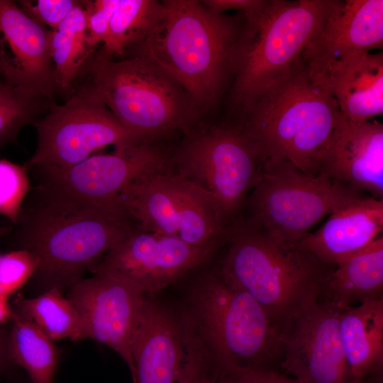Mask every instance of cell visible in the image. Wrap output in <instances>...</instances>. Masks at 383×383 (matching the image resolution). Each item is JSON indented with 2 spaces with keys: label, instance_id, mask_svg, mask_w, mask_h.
<instances>
[{
  "label": "cell",
  "instance_id": "1",
  "mask_svg": "<svg viewBox=\"0 0 383 383\" xmlns=\"http://www.w3.org/2000/svg\"><path fill=\"white\" fill-rule=\"evenodd\" d=\"M13 235L17 250L38 260L33 280L62 292L137 226L120 204L81 199L49 186L31 187Z\"/></svg>",
  "mask_w": 383,
  "mask_h": 383
},
{
  "label": "cell",
  "instance_id": "2",
  "mask_svg": "<svg viewBox=\"0 0 383 383\" xmlns=\"http://www.w3.org/2000/svg\"><path fill=\"white\" fill-rule=\"evenodd\" d=\"M243 23L210 11L201 1H162L157 23L128 52L171 77L195 105H211L233 77Z\"/></svg>",
  "mask_w": 383,
  "mask_h": 383
},
{
  "label": "cell",
  "instance_id": "3",
  "mask_svg": "<svg viewBox=\"0 0 383 383\" xmlns=\"http://www.w3.org/2000/svg\"><path fill=\"white\" fill-rule=\"evenodd\" d=\"M226 240L230 245L220 272L251 295L280 332L292 318L320 300L335 267L299 242L277 238L247 220L227 227Z\"/></svg>",
  "mask_w": 383,
  "mask_h": 383
},
{
  "label": "cell",
  "instance_id": "4",
  "mask_svg": "<svg viewBox=\"0 0 383 383\" xmlns=\"http://www.w3.org/2000/svg\"><path fill=\"white\" fill-rule=\"evenodd\" d=\"M242 115L238 126L264 158L284 159L317 176L341 113L300 59Z\"/></svg>",
  "mask_w": 383,
  "mask_h": 383
},
{
  "label": "cell",
  "instance_id": "5",
  "mask_svg": "<svg viewBox=\"0 0 383 383\" xmlns=\"http://www.w3.org/2000/svg\"><path fill=\"white\" fill-rule=\"evenodd\" d=\"M212 360L231 372L265 367L282 370L280 331L267 311L220 270L200 277L183 310Z\"/></svg>",
  "mask_w": 383,
  "mask_h": 383
},
{
  "label": "cell",
  "instance_id": "6",
  "mask_svg": "<svg viewBox=\"0 0 383 383\" xmlns=\"http://www.w3.org/2000/svg\"><path fill=\"white\" fill-rule=\"evenodd\" d=\"M334 0H267L245 17L237 48L231 100L242 114L300 59Z\"/></svg>",
  "mask_w": 383,
  "mask_h": 383
},
{
  "label": "cell",
  "instance_id": "7",
  "mask_svg": "<svg viewBox=\"0 0 383 383\" xmlns=\"http://www.w3.org/2000/svg\"><path fill=\"white\" fill-rule=\"evenodd\" d=\"M83 67L110 111L143 142L186 129L194 119L195 104L186 91L143 57L116 60L99 49Z\"/></svg>",
  "mask_w": 383,
  "mask_h": 383
},
{
  "label": "cell",
  "instance_id": "8",
  "mask_svg": "<svg viewBox=\"0 0 383 383\" xmlns=\"http://www.w3.org/2000/svg\"><path fill=\"white\" fill-rule=\"evenodd\" d=\"M366 196L343 182L310 176L289 160L266 157L245 204L247 221L277 238L299 243L326 216Z\"/></svg>",
  "mask_w": 383,
  "mask_h": 383
},
{
  "label": "cell",
  "instance_id": "9",
  "mask_svg": "<svg viewBox=\"0 0 383 383\" xmlns=\"http://www.w3.org/2000/svg\"><path fill=\"white\" fill-rule=\"evenodd\" d=\"M118 201L143 231L215 248L226 236L210 195L170 168L144 174L125 187Z\"/></svg>",
  "mask_w": 383,
  "mask_h": 383
},
{
  "label": "cell",
  "instance_id": "10",
  "mask_svg": "<svg viewBox=\"0 0 383 383\" xmlns=\"http://www.w3.org/2000/svg\"><path fill=\"white\" fill-rule=\"evenodd\" d=\"M33 126L34 154L23 165L67 168L112 145L115 150L142 143L116 118L88 81L61 105L53 104Z\"/></svg>",
  "mask_w": 383,
  "mask_h": 383
},
{
  "label": "cell",
  "instance_id": "11",
  "mask_svg": "<svg viewBox=\"0 0 383 383\" xmlns=\"http://www.w3.org/2000/svg\"><path fill=\"white\" fill-rule=\"evenodd\" d=\"M263 160L238 126L214 127L192 136L172 158L175 173L210 195L226 228L245 205Z\"/></svg>",
  "mask_w": 383,
  "mask_h": 383
},
{
  "label": "cell",
  "instance_id": "12",
  "mask_svg": "<svg viewBox=\"0 0 383 383\" xmlns=\"http://www.w3.org/2000/svg\"><path fill=\"white\" fill-rule=\"evenodd\" d=\"M133 383H182L212 360L184 311L147 296L133 340Z\"/></svg>",
  "mask_w": 383,
  "mask_h": 383
},
{
  "label": "cell",
  "instance_id": "13",
  "mask_svg": "<svg viewBox=\"0 0 383 383\" xmlns=\"http://www.w3.org/2000/svg\"><path fill=\"white\" fill-rule=\"evenodd\" d=\"M86 338L105 344L129 367L134 365L131 346L147 296L135 284L114 274L103 272L83 278L68 289Z\"/></svg>",
  "mask_w": 383,
  "mask_h": 383
},
{
  "label": "cell",
  "instance_id": "14",
  "mask_svg": "<svg viewBox=\"0 0 383 383\" xmlns=\"http://www.w3.org/2000/svg\"><path fill=\"white\" fill-rule=\"evenodd\" d=\"M215 248H201L180 238L134 228L89 272L111 273L153 296L204 263Z\"/></svg>",
  "mask_w": 383,
  "mask_h": 383
},
{
  "label": "cell",
  "instance_id": "15",
  "mask_svg": "<svg viewBox=\"0 0 383 383\" xmlns=\"http://www.w3.org/2000/svg\"><path fill=\"white\" fill-rule=\"evenodd\" d=\"M342 311L320 299L281 330L282 368L299 383H351L339 331Z\"/></svg>",
  "mask_w": 383,
  "mask_h": 383
},
{
  "label": "cell",
  "instance_id": "16",
  "mask_svg": "<svg viewBox=\"0 0 383 383\" xmlns=\"http://www.w3.org/2000/svg\"><path fill=\"white\" fill-rule=\"evenodd\" d=\"M172 160L162 148L142 142L112 153L92 155L67 168L29 170L34 171L38 184L91 201L120 204L118 196L125 187L144 174L170 168Z\"/></svg>",
  "mask_w": 383,
  "mask_h": 383
},
{
  "label": "cell",
  "instance_id": "17",
  "mask_svg": "<svg viewBox=\"0 0 383 383\" xmlns=\"http://www.w3.org/2000/svg\"><path fill=\"white\" fill-rule=\"evenodd\" d=\"M50 32L11 0H0V61L4 79L32 95L53 100L60 89Z\"/></svg>",
  "mask_w": 383,
  "mask_h": 383
},
{
  "label": "cell",
  "instance_id": "18",
  "mask_svg": "<svg viewBox=\"0 0 383 383\" xmlns=\"http://www.w3.org/2000/svg\"><path fill=\"white\" fill-rule=\"evenodd\" d=\"M382 46V0H334L321 29L303 50L301 60L310 78L319 84L342 57Z\"/></svg>",
  "mask_w": 383,
  "mask_h": 383
},
{
  "label": "cell",
  "instance_id": "19",
  "mask_svg": "<svg viewBox=\"0 0 383 383\" xmlns=\"http://www.w3.org/2000/svg\"><path fill=\"white\" fill-rule=\"evenodd\" d=\"M317 176L383 199V124L371 120L351 122L341 114Z\"/></svg>",
  "mask_w": 383,
  "mask_h": 383
},
{
  "label": "cell",
  "instance_id": "20",
  "mask_svg": "<svg viewBox=\"0 0 383 383\" xmlns=\"http://www.w3.org/2000/svg\"><path fill=\"white\" fill-rule=\"evenodd\" d=\"M344 118L364 122L383 113V53L356 51L335 61L319 84Z\"/></svg>",
  "mask_w": 383,
  "mask_h": 383
},
{
  "label": "cell",
  "instance_id": "21",
  "mask_svg": "<svg viewBox=\"0 0 383 383\" xmlns=\"http://www.w3.org/2000/svg\"><path fill=\"white\" fill-rule=\"evenodd\" d=\"M383 199L366 196L330 214L316 232L299 244L323 263L331 266L365 248L382 235Z\"/></svg>",
  "mask_w": 383,
  "mask_h": 383
},
{
  "label": "cell",
  "instance_id": "22",
  "mask_svg": "<svg viewBox=\"0 0 383 383\" xmlns=\"http://www.w3.org/2000/svg\"><path fill=\"white\" fill-rule=\"evenodd\" d=\"M339 331L351 383H382L383 299L343 311Z\"/></svg>",
  "mask_w": 383,
  "mask_h": 383
},
{
  "label": "cell",
  "instance_id": "23",
  "mask_svg": "<svg viewBox=\"0 0 383 383\" xmlns=\"http://www.w3.org/2000/svg\"><path fill=\"white\" fill-rule=\"evenodd\" d=\"M383 299V237L343 258L328 279L321 300L341 311Z\"/></svg>",
  "mask_w": 383,
  "mask_h": 383
},
{
  "label": "cell",
  "instance_id": "24",
  "mask_svg": "<svg viewBox=\"0 0 383 383\" xmlns=\"http://www.w3.org/2000/svg\"><path fill=\"white\" fill-rule=\"evenodd\" d=\"M11 321V362L23 367L32 383H54L59 353L53 340L32 321L16 312Z\"/></svg>",
  "mask_w": 383,
  "mask_h": 383
},
{
  "label": "cell",
  "instance_id": "25",
  "mask_svg": "<svg viewBox=\"0 0 383 383\" xmlns=\"http://www.w3.org/2000/svg\"><path fill=\"white\" fill-rule=\"evenodd\" d=\"M94 52L87 45L84 1H79L65 19L50 32V54L60 91L72 88Z\"/></svg>",
  "mask_w": 383,
  "mask_h": 383
},
{
  "label": "cell",
  "instance_id": "26",
  "mask_svg": "<svg viewBox=\"0 0 383 383\" xmlns=\"http://www.w3.org/2000/svg\"><path fill=\"white\" fill-rule=\"evenodd\" d=\"M62 293L52 288L33 298L18 294L13 311L32 321L52 340L86 339L76 307Z\"/></svg>",
  "mask_w": 383,
  "mask_h": 383
},
{
  "label": "cell",
  "instance_id": "27",
  "mask_svg": "<svg viewBox=\"0 0 383 383\" xmlns=\"http://www.w3.org/2000/svg\"><path fill=\"white\" fill-rule=\"evenodd\" d=\"M161 11L162 1L118 0L106 38L100 49L115 59L124 58L126 53L148 35Z\"/></svg>",
  "mask_w": 383,
  "mask_h": 383
},
{
  "label": "cell",
  "instance_id": "28",
  "mask_svg": "<svg viewBox=\"0 0 383 383\" xmlns=\"http://www.w3.org/2000/svg\"><path fill=\"white\" fill-rule=\"evenodd\" d=\"M54 103L20 89L0 76V148L13 142L23 127L33 124Z\"/></svg>",
  "mask_w": 383,
  "mask_h": 383
},
{
  "label": "cell",
  "instance_id": "29",
  "mask_svg": "<svg viewBox=\"0 0 383 383\" xmlns=\"http://www.w3.org/2000/svg\"><path fill=\"white\" fill-rule=\"evenodd\" d=\"M31 187L28 170L23 165L0 160V214L16 223Z\"/></svg>",
  "mask_w": 383,
  "mask_h": 383
},
{
  "label": "cell",
  "instance_id": "30",
  "mask_svg": "<svg viewBox=\"0 0 383 383\" xmlns=\"http://www.w3.org/2000/svg\"><path fill=\"white\" fill-rule=\"evenodd\" d=\"M38 266L37 258L26 250L0 255V294L9 297L33 277Z\"/></svg>",
  "mask_w": 383,
  "mask_h": 383
},
{
  "label": "cell",
  "instance_id": "31",
  "mask_svg": "<svg viewBox=\"0 0 383 383\" xmlns=\"http://www.w3.org/2000/svg\"><path fill=\"white\" fill-rule=\"evenodd\" d=\"M118 3V0L84 1L87 40L91 51L105 41Z\"/></svg>",
  "mask_w": 383,
  "mask_h": 383
},
{
  "label": "cell",
  "instance_id": "32",
  "mask_svg": "<svg viewBox=\"0 0 383 383\" xmlns=\"http://www.w3.org/2000/svg\"><path fill=\"white\" fill-rule=\"evenodd\" d=\"M76 0H21L20 9L28 16L55 30L73 10Z\"/></svg>",
  "mask_w": 383,
  "mask_h": 383
},
{
  "label": "cell",
  "instance_id": "33",
  "mask_svg": "<svg viewBox=\"0 0 383 383\" xmlns=\"http://www.w3.org/2000/svg\"><path fill=\"white\" fill-rule=\"evenodd\" d=\"M231 373L233 383H299L281 370L270 367L238 368Z\"/></svg>",
  "mask_w": 383,
  "mask_h": 383
},
{
  "label": "cell",
  "instance_id": "34",
  "mask_svg": "<svg viewBox=\"0 0 383 383\" xmlns=\"http://www.w3.org/2000/svg\"><path fill=\"white\" fill-rule=\"evenodd\" d=\"M182 383H233L231 372L226 371L211 360L192 372Z\"/></svg>",
  "mask_w": 383,
  "mask_h": 383
},
{
  "label": "cell",
  "instance_id": "35",
  "mask_svg": "<svg viewBox=\"0 0 383 383\" xmlns=\"http://www.w3.org/2000/svg\"><path fill=\"white\" fill-rule=\"evenodd\" d=\"M267 0H204L201 2L211 11L223 13L227 10L241 11L244 16L251 15L266 4Z\"/></svg>",
  "mask_w": 383,
  "mask_h": 383
},
{
  "label": "cell",
  "instance_id": "36",
  "mask_svg": "<svg viewBox=\"0 0 383 383\" xmlns=\"http://www.w3.org/2000/svg\"><path fill=\"white\" fill-rule=\"evenodd\" d=\"M11 362L9 353V334L0 328V377Z\"/></svg>",
  "mask_w": 383,
  "mask_h": 383
},
{
  "label": "cell",
  "instance_id": "37",
  "mask_svg": "<svg viewBox=\"0 0 383 383\" xmlns=\"http://www.w3.org/2000/svg\"><path fill=\"white\" fill-rule=\"evenodd\" d=\"M15 312L9 303V297L0 294V326L11 321Z\"/></svg>",
  "mask_w": 383,
  "mask_h": 383
},
{
  "label": "cell",
  "instance_id": "38",
  "mask_svg": "<svg viewBox=\"0 0 383 383\" xmlns=\"http://www.w3.org/2000/svg\"><path fill=\"white\" fill-rule=\"evenodd\" d=\"M3 75V72H2V67H1V61H0V76L2 77Z\"/></svg>",
  "mask_w": 383,
  "mask_h": 383
}]
</instances>
